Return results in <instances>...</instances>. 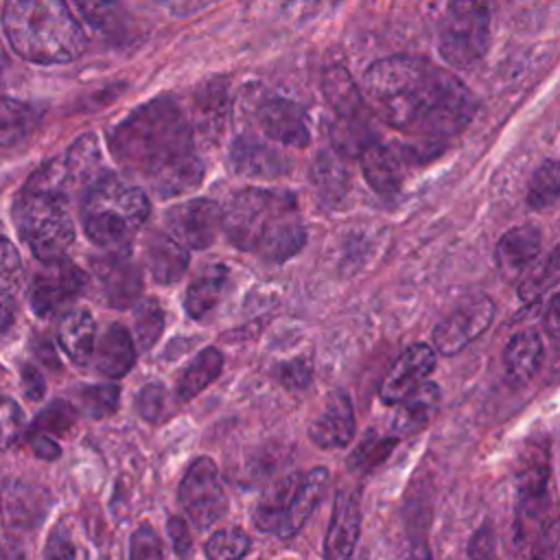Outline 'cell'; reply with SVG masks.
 Wrapping results in <instances>:
<instances>
[{
    "instance_id": "41",
    "label": "cell",
    "mask_w": 560,
    "mask_h": 560,
    "mask_svg": "<svg viewBox=\"0 0 560 560\" xmlns=\"http://www.w3.org/2000/svg\"><path fill=\"white\" fill-rule=\"evenodd\" d=\"M120 387L105 383V385H85L79 389V400L85 413L92 418H105L112 416L118 409Z\"/></svg>"
},
{
    "instance_id": "18",
    "label": "cell",
    "mask_w": 560,
    "mask_h": 560,
    "mask_svg": "<svg viewBox=\"0 0 560 560\" xmlns=\"http://www.w3.org/2000/svg\"><path fill=\"white\" fill-rule=\"evenodd\" d=\"M435 368V350L427 343L409 346L396 363L389 368L381 383V400L387 405H396L402 400L413 387H418Z\"/></svg>"
},
{
    "instance_id": "33",
    "label": "cell",
    "mask_w": 560,
    "mask_h": 560,
    "mask_svg": "<svg viewBox=\"0 0 560 560\" xmlns=\"http://www.w3.org/2000/svg\"><path fill=\"white\" fill-rule=\"evenodd\" d=\"M298 479H300V475H289L265 490V494L258 499V503L254 505V512H252L254 525L258 529L271 532V534L278 532Z\"/></svg>"
},
{
    "instance_id": "10",
    "label": "cell",
    "mask_w": 560,
    "mask_h": 560,
    "mask_svg": "<svg viewBox=\"0 0 560 560\" xmlns=\"http://www.w3.org/2000/svg\"><path fill=\"white\" fill-rule=\"evenodd\" d=\"M179 503L199 529H208L228 512V494L210 457H197L188 466L179 483Z\"/></svg>"
},
{
    "instance_id": "48",
    "label": "cell",
    "mask_w": 560,
    "mask_h": 560,
    "mask_svg": "<svg viewBox=\"0 0 560 560\" xmlns=\"http://www.w3.org/2000/svg\"><path fill=\"white\" fill-rule=\"evenodd\" d=\"M74 556H77V549L70 534L61 525L55 527L48 536L44 560H74Z\"/></svg>"
},
{
    "instance_id": "31",
    "label": "cell",
    "mask_w": 560,
    "mask_h": 560,
    "mask_svg": "<svg viewBox=\"0 0 560 560\" xmlns=\"http://www.w3.org/2000/svg\"><path fill=\"white\" fill-rule=\"evenodd\" d=\"M311 182L322 201L337 206L350 190L348 171L337 153H319L311 166Z\"/></svg>"
},
{
    "instance_id": "35",
    "label": "cell",
    "mask_w": 560,
    "mask_h": 560,
    "mask_svg": "<svg viewBox=\"0 0 560 560\" xmlns=\"http://www.w3.org/2000/svg\"><path fill=\"white\" fill-rule=\"evenodd\" d=\"M39 120V112L24 103L9 96L0 98V147H9L26 138Z\"/></svg>"
},
{
    "instance_id": "13",
    "label": "cell",
    "mask_w": 560,
    "mask_h": 560,
    "mask_svg": "<svg viewBox=\"0 0 560 560\" xmlns=\"http://www.w3.org/2000/svg\"><path fill=\"white\" fill-rule=\"evenodd\" d=\"M88 284L85 271L66 258L44 262V269L28 287V302L39 317H48L63 304L83 293Z\"/></svg>"
},
{
    "instance_id": "22",
    "label": "cell",
    "mask_w": 560,
    "mask_h": 560,
    "mask_svg": "<svg viewBox=\"0 0 560 560\" xmlns=\"http://www.w3.org/2000/svg\"><path fill=\"white\" fill-rule=\"evenodd\" d=\"M326 486H328L326 468H313L306 475H300L276 536L291 538L293 534H298L306 523V518L311 516V512L315 510V505L319 503L322 494L326 492Z\"/></svg>"
},
{
    "instance_id": "6",
    "label": "cell",
    "mask_w": 560,
    "mask_h": 560,
    "mask_svg": "<svg viewBox=\"0 0 560 560\" xmlns=\"http://www.w3.org/2000/svg\"><path fill=\"white\" fill-rule=\"evenodd\" d=\"M13 217L22 241L42 262L63 258L74 241L68 199L61 195L24 186L15 199Z\"/></svg>"
},
{
    "instance_id": "15",
    "label": "cell",
    "mask_w": 560,
    "mask_h": 560,
    "mask_svg": "<svg viewBox=\"0 0 560 560\" xmlns=\"http://www.w3.org/2000/svg\"><path fill=\"white\" fill-rule=\"evenodd\" d=\"M359 155H361L363 177L383 197H392L400 190L407 164L420 162V158H427L420 153V149L387 147L381 142L368 144Z\"/></svg>"
},
{
    "instance_id": "19",
    "label": "cell",
    "mask_w": 560,
    "mask_h": 560,
    "mask_svg": "<svg viewBox=\"0 0 560 560\" xmlns=\"http://www.w3.org/2000/svg\"><path fill=\"white\" fill-rule=\"evenodd\" d=\"M361 532V508L359 497L352 490H339L335 494L330 523L324 538L326 560H348L354 553Z\"/></svg>"
},
{
    "instance_id": "27",
    "label": "cell",
    "mask_w": 560,
    "mask_h": 560,
    "mask_svg": "<svg viewBox=\"0 0 560 560\" xmlns=\"http://www.w3.org/2000/svg\"><path fill=\"white\" fill-rule=\"evenodd\" d=\"M136 363V348L129 330L114 322L103 332L96 352H94V365L103 376L120 378L125 376Z\"/></svg>"
},
{
    "instance_id": "7",
    "label": "cell",
    "mask_w": 560,
    "mask_h": 560,
    "mask_svg": "<svg viewBox=\"0 0 560 560\" xmlns=\"http://www.w3.org/2000/svg\"><path fill=\"white\" fill-rule=\"evenodd\" d=\"M490 44L488 0H448L438 31V50L453 68L475 66Z\"/></svg>"
},
{
    "instance_id": "2",
    "label": "cell",
    "mask_w": 560,
    "mask_h": 560,
    "mask_svg": "<svg viewBox=\"0 0 560 560\" xmlns=\"http://www.w3.org/2000/svg\"><path fill=\"white\" fill-rule=\"evenodd\" d=\"M109 149L160 199L192 192L203 179L190 118L173 96H158L125 116L109 133Z\"/></svg>"
},
{
    "instance_id": "45",
    "label": "cell",
    "mask_w": 560,
    "mask_h": 560,
    "mask_svg": "<svg viewBox=\"0 0 560 560\" xmlns=\"http://www.w3.org/2000/svg\"><path fill=\"white\" fill-rule=\"evenodd\" d=\"M74 409L68 405V402H61V400H55L52 405H48L35 420V431L39 433H46V431H52V433H63L72 427L74 422Z\"/></svg>"
},
{
    "instance_id": "57",
    "label": "cell",
    "mask_w": 560,
    "mask_h": 560,
    "mask_svg": "<svg viewBox=\"0 0 560 560\" xmlns=\"http://www.w3.org/2000/svg\"><path fill=\"white\" fill-rule=\"evenodd\" d=\"M306 2H313V0H306Z\"/></svg>"
},
{
    "instance_id": "50",
    "label": "cell",
    "mask_w": 560,
    "mask_h": 560,
    "mask_svg": "<svg viewBox=\"0 0 560 560\" xmlns=\"http://www.w3.org/2000/svg\"><path fill=\"white\" fill-rule=\"evenodd\" d=\"M166 529H168L175 553L179 558H188V551L192 547V536H190V529H188L186 521L182 516H171L168 523H166Z\"/></svg>"
},
{
    "instance_id": "17",
    "label": "cell",
    "mask_w": 560,
    "mask_h": 560,
    "mask_svg": "<svg viewBox=\"0 0 560 560\" xmlns=\"http://www.w3.org/2000/svg\"><path fill=\"white\" fill-rule=\"evenodd\" d=\"M230 166L243 177L273 179L289 173L291 162L284 151L273 147L269 140L256 136H238L230 149Z\"/></svg>"
},
{
    "instance_id": "44",
    "label": "cell",
    "mask_w": 560,
    "mask_h": 560,
    "mask_svg": "<svg viewBox=\"0 0 560 560\" xmlns=\"http://www.w3.org/2000/svg\"><path fill=\"white\" fill-rule=\"evenodd\" d=\"M129 558L131 560H164L162 542L151 525H140L131 534L129 542Z\"/></svg>"
},
{
    "instance_id": "32",
    "label": "cell",
    "mask_w": 560,
    "mask_h": 560,
    "mask_svg": "<svg viewBox=\"0 0 560 560\" xmlns=\"http://www.w3.org/2000/svg\"><path fill=\"white\" fill-rule=\"evenodd\" d=\"M22 262L15 245L0 234V330L11 326L18 304Z\"/></svg>"
},
{
    "instance_id": "1",
    "label": "cell",
    "mask_w": 560,
    "mask_h": 560,
    "mask_svg": "<svg viewBox=\"0 0 560 560\" xmlns=\"http://www.w3.org/2000/svg\"><path fill=\"white\" fill-rule=\"evenodd\" d=\"M370 107L389 127L424 138L459 133L477 101L448 70L422 57L396 55L374 61L363 79Z\"/></svg>"
},
{
    "instance_id": "51",
    "label": "cell",
    "mask_w": 560,
    "mask_h": 560,
    "mask_svg": "<svg viewBox=\"0 0 560 560\" xmlns=\"http://www.w3.org/2000/svg\"><path fill=\"white\" fill-rule=\"evenodd\" d=\"M22 387L31 400H39L46 392V381L33 365H24L22 368Z\"/></svg>"
},
{
    "instance_id": "49",
    "label": "cell",
    "mask_w": 560,
    "mask_h": 560,
    "mask_svg": "<svg viewBox=\"0 0 560 560\" xmlns=\"http://www.w3.org/2000/svg\"><path fill=\"white\" fill-rule=\"evenodd\" d=\"M468 560H499L494 549V532L490 525H483L475 532L468 545Z\"/></svg>"
},
{
    "instance_id": "8",
    "label": "cell",
    "mask_w": 560,
    "mask_h": 560,
    "mask_svg": "<svg viewBox=\"0 0 560 560\" xmlns=\"http://www.w3.org/2000/svg\"><path fill=\"white\" fill-rule=\"evenodd\" d=\"M324 96L328 107L335 112V122L330 127L335 149L341 155H359L368 144H372V122L368 103L352 81V77L341 68L332 66L324 74Z\"/></svg>"
},
{
    "instance_id": "43",
    "label": "cell",
    "mask_w": 560,
    "mask_h": 560,
    "mask_svg": "<svg viewBox=\"0 0 560 560\" xmlns=\"http://www.w3.org/2000/svg\"><path fill=\"white\" fill-rule=\"evenodd\" d=\"M273 374L282 387L295 392V389H304L311 383L313 365L306 357H295V359H289V361L276 365Z\"/></svg>"
},
{
    "instance_id": "14",
    "label": "cell",
    "mask_w": 560,
    "mask_h": 560,
    "mask_svg": "<svg viewBox=\"0 0 560 560\" xmlns=\"http://www.w3.org/2000/svg\"><path fill=\"white\" fill-rule=\"evenodd\" d=\"M164 225L168 236L186 249H203L221 230V206L201 197L171 206L164 212Z\"/></svg>"
},
{
    "instance_id": "46",
    "label": "cell",
    "mask_w": 560,
    "mask_h": 560,
    "mask_svg": "<svg viewBox=\"0 0 560 560\" xmlns=\"http://www.w3.org/2000/svg\"><path fill=\"white\" fill-rule=\"evenodd\" d=\"M136 407H138V413L144 420H149V422L162 420V416L166 411V389H164V385H160V383L144 385L136 396Z\"/></svg>"
},
{
    "instance_id": "3",
    "label": "cell",
    "mask_w": 560,
    "mask_h": 560,
    "mask_svg": "<svg viewBox=\"0 0 560 560\" xmlns=\"http://www.w3.org/2000/svg\"><path fill=\"white\" fill-rule=\"evenodd\" d=\"M221 228L234 247L273 262L289 260L306 241L298 199L289 190H236L221 208Z\"/></svg>"
},
{
    "instance_id": "16",
    "label": "cell",
    "mask_w": 560,
    "mask_h": 560,
    "mask_svg": "<svg viewBox=\"0 0 560 560\" xmlns=\"http://www.w3.org/2000/svg\"><path fill=\"white\" fill-rule=\"evenodd\" d=\"M94 271L109 306L129 308L140 300L142 271L127 252H112L94 260Z\"/></svg>"
},
{
    "instance_id": "20",
    "label": "cell",
    "mask_w": 560,
    "mask_h": 560,
    "mask_svg": "<svg viewBox=\"0 0 560 560\" xmlns=\"http://www.w3.org/2000/svg\"><path fill=\"white\" fill-rule=\"evenodd\" d=\"M354 435L352 402L343 392L328 396L324 409L308 427V438L319 448H343Z\"/></svg>"
},
{
    "instance_id": "11",
    "label": "cell",
    "mask_w": 560,
    "mask_h": 560,
    "mask_svg": "<svg viewBox=\"0 0 560 560\" xmlns=\"http://www.w3.org/2000/svg\"><path fill=\"white\" fill-rule=\"evenodd\" d=\"M252 120L262 138L269 142L304 149L311 140L304 109L289 98L273 94L258 96L252 105Z\"/></svg>"
},
{
    "instance_id": "39",
    "label": "cell",
    "mask_w": 560,
    "mask_h": 560,
    "mask_svg": "<svg viewBox=\"0 0 560 560\" xmlns=\"http://www.w3.org/2000/svg\"><path fill=\"white\" fill-rule=\"evenodd\" d=\"M396 442H398L396 438H381L376 431H368L365 438L359 442V446L348 457V468L361 470V472L376 468L378 464H383L389 457Z\"/></svg>"
},
{
    "instance_id": "53",
    "label": "cell",
    "mask_w": 560,
    "mask_h": 560,
    "mask_svg": "<svg viewBox=\"0 0 560 560\" xmlns=\"http://www.w3.org/2000/svg\"><path fill=\"white\" fill-rule=\"evenodd\" d=\"M547 328H549V335L556 339L558 337V298H556V293L551 295V302L547 308Z\"/></svg>"
},
{
    "instance_id": "21",
    "label": "cell",
    "mask_w": 560,
    "mask_h": 560,
    "mask_svg": "<svg viewBox=\"0 0 560 560\" xmlns=\"http://www.w3.org/2000/svg\"><path fill=\"white\" fill-rule=\"evenodd\" d=\"M228 109H230V101H228V81L221 79H212L208 81L203 88L197 90L195 94V105H192V131H197L203 140H212L217 142L225 129V120H228Z\"/></svg>"
},
{
    "instance_id": "38",
    "label": "cell",
    "mask_w": 560,
    "mask_h": 560,
    "mask_svg": "<svg viewBox=\"0 0 560 560\" xmlns=\"http://www.w3.org/2000/svg\"><path fill=\"white\" fill-rule=\"evenodd\" d=\"M133 313V324H136V337L142 350L153 348V343L160 339L164 330V308L155 298H144L138 300Z\"/></svg>"
},
{
    "instance_id": "36",
    "label": "cell",
    "mask_w": 560,
    "mask_h": 560,
    "mask_svg": "<svg viewBox=\"0 0 560 560\" xmlns=\"http://www.w3.org/2000/svg\"><path fill=\"white\" fill-rule=\"evenodd\" d=\"M560 265H558V249H551V254L538 262L532 271L525 273V278L518 284V298L527 304L538 302L547 291H551L558 282Z\"/></svg>"
},
{
    "instance_id": "23",
    "label": "cell",
    "mask_w": 560,
    "mask_h": 560,
    "mask_svg": "<svg viewBox=\"0 0 560 560\" xmlns=\"http://www.w3.org/2000/svg\"><path fill=\"white\" fill-rule=\"evenodd\" d=\"M545 359V346L540 335L534 328H523L508 341L503 350V365L505 376L514 387L529 383Z\"/></svg>"
},
{
    "instance_id": "4",
    "label": "cell",
    "mask_w": 560,
    "mask_h": 560,
    "mask_svg": "<svg viewBox=\"0 0 560 560\" xmlns=\"http://www.w3.org/2000/svg\"><path fill=\"white\" fill-rule=\"evenodd\" d=\"M2 28L22 59L44 66L70 63L88 44L66 0H7Z\"/></svg>"
},
{
    "instance_id": "54",
    "label": "cell",
    "mask_w": 560,
    "mask_h": 560,
    "mask_svg": "<svg viewBox=\"0 0 560 560\" xmlns=\"http://www.w3.org/2000/svg\"><path fill=\"white\" fill-rule=\"evenodd\" d=\"M407 560H433V558H431V551H429L427 542H424V540H418V542L411 547Z\"/></svg>"
},
{
    "instance_id": "12",
    "label": "cell",
    "mask_w": 560,
    "mask_h": 560,
    "mask_svg": "<svg viewBox=\"0 0 560 560\" xmlns=\"http://www.w3.org/2000/svg\"><path fill=\"white\" fill-rule=\"evenodd\" d=\"M494 317V302L488 295H470L459 302L433 330V346L440 354H457L477 339Z\"/></svg>"
},
{
    "instance_id": "26",
    "label": "cell",
    "mask_w": 560,
    "mask_h": 560,
    "mask_svg": "<svg viewBox=\"0 0 560 560\" xmlns=\"http://www.w3.org/2000/svg\"><path fill=\"white\" fill-rule=\"evenodd\" d=\"M144 260L155 282L173 284L188 267V249L164 232H151L144 247Z\"/></svg>"
},
{
    "instance_id": "42",
    "label": "cell",
    "mask_w": 560,
    "mask_h": 560,
    "mask_svg": "<svg viewBox=\"0 0 560 560\" xmlns=\"http://www.w3.org/2000/svg\"><path fill=\"white\" fill-rule=\"evenodd\" d=\"M24 431L22 407L7 396H0V451L11 448Z\"/></svg>"
},
{
    "instance_id": "34",
    "label": "cell",
    "mask_w": 560,
    "mask_h": 560,
    "mask_svg": "<svg viewBox=\"0 0 560 560\" xmlns=\"http://www.w3.org/2000/svg\"><path fill=\"white\" fill-rule=\"evenodd\" d=\"M223 370V354L208 346L203 348L192 361L190 365L184 370L179 385H177V396L182 400H190L195 398L201 389H206Z\"/></svg>"
},
{
    "instance_id": "28",
    "label": "cell",
    "mask_w": 560,
    "mask_h": 560,
    "mask_svg": "<svg viewBox=\"0 0 560 560\" xmlns=\"http://www.w3.org/2000/svg\"><path fill=\"white\" fill-rule=\"evenodd\" d=\"M440 402V387L435 383L422 381L402 400H398V411L394 416V431L398 435H411L427 427Z\"/></svg>"
},
{
    "instance_id": "30",
    "label": "cell",
    "mask_w": 560,
    "mask_h": 560,
    "mask_svg": "<svg viewBox=\"0 0 560 560\" xmlns=\"http://www.w3.org/2000/svg\"><path fill=\"white\" fill-rule=\"evenodd\" d=\"M228 267L217 262V265H210L206 267L186 289V298H184V306H186V313L192 317V319H203L206 315H210L223 291H225V284H228Z\"/></svg>"
},
{
    "instance_id": "25",
    "label": "cell",
    "mask_w": 560,
    "mask_h": 560,
    "mask_svg": "<svg viewBox=\"0 0 560 560\" xmlns=\"http://www.w3.org/2000/svg\"><path fill=\"white\" fill-rule=\"evenodd\" d=\"M549 462L545 451H527L516 470V492L525 516H534L547 505Z\"/></svg>"
},
{
    "instance_id": "52",
    "label": "cell",
    "mask_w": 560,
    "mask_h": 560,
    "mask_svg": "<svg viewBox=\"0 0 560 560\" xmlns=\"http://www.w3.org/2000/svg\"><path fill=\"white\" fill-rule=\"evenodd\" d=\"M31 444H33V451H35L39 457H44V459H55V457H59V453H61V448L57 446V442L50 440L46 433H39V431H35V435L31 438Z\"/></svg>"
},
{
    "instance_id": "55",
    "label": "cell",
    "mask_w": 560,
    "mask_h": 560,
    "mask_svg": "<svg viewBox=\"0 0 560 560\" xmlns=\"http://www.w3.org/2000/svg\"><path fill=\"white\" fill-rule=\"evenodd\" d=\"M348 560H368V553L365 551H354Z\"/></svg>"
},
{
    "instance_id": "29",
    "label": "cell",
    "mask_w": 560,
    "mask_h": 560,
    "mask_svg": "<svg viewBox=\"0 0 560 560\" xmlns=\"http://www.w3.org/2000/svg\"><path fill=\"white\" fill-rule=\"evenodd\" d=\"M94 337H96V324L90 311L72 308L59 319L57 341L74 363L83 365L90 361L94 352Z\"/></svg>"
},
{
    "instance_id": "56",
    "label": "cell",
    "mask_w": 560,
    "mask_h": 560,
    "mask_svg": "<svg viewBox=\"0 0 560 560\" xmlns=\"http://www.w3.org/2000/svg\"><path fill=\"white\" fill-rule=\"evenodd\" d=\"M160 2H166V4H171L173 9H177V4H182V2H190V0H160Z\"/></svg>"
},
{
    "instance_id": "24",
    "label": "cell",
    "mask_w": 560,
    "mask_h": 560,
    "mask_svg": "<svg viewBox=\"0 0 560 560\" xmlns=\"http://www.w3.org/2000/svg\"><path fill=\"white\" fill-rule=\"evenodd\" d=\"M540 230L536 225H516L497 243V265L505 278L521 276L540 252Z\"/></svg>"
},
{
    "instance_id": "9",
    "label": "cell",
    "mask_w": 560,
    "mask_h": 560,
    "mask_svg": "<svg viewBox=\"0 0 560 560\" xmlns=\"http://www.w3.org/2000/svg\"><path fill=\"white\" fill-rule=\"evenodd\" d=\"M101 151L94 136H81L74 144L68 147L63 155L48 162L44 168H39L26 186L48 190L55 195H61L68 199V190L74 186H90L101 173Z\"/></svg>"
},
{
    "instance_id": "40",
    "label": "cell",
    "mask_w": 560,
    "mask_h": 560,
    "mask_svg": "<svg viewBox=\"0 0 560 560\" xmlns=\"http://www.w3.org/2000/svg\"><path fill=\"white\" fill-rule=\"evenodd\" d=\"M252 547L249 536L245 529L232 525L214 532L206 542L208 560H241Z\"/></svg>"
},
{
    "instance_id": "37",
    "label": "cell",
    "mask_w": 560,
    "mask_h": 560,
    "mask_svg": "<svg viewBox=\"0 0 560 560\" xmlns=\"http://www.w3.org/2000/svg\"><path fill=\"white\" fill-rule=\"evenodd\" d=\"M560 192V168L556 160H545L532 175L527 188V203L536 210L556 203Z\"/></svg>"
},
{
    "instance_id": "5",
    "label": "cell",
    "mask_w": 560,
    "mask_h": 560,
    "mask_svg": "<svg viewBox=\"0 0 560 560\" xmlns=\"http://www.w3.org/2000/svg\"><path fill=\"white\" fill-rule=\"evenodd\" d=\"M151 203L147 192L116 175L101 173L81 201L88 238L101 247H122L147 223Z\"/></svg>"
},
{
    "instance_id": "47",
    "label": "cell",
    "mask_w": 560,
    "mask_h": 560,
    "mask_svg": "<svg viewBox=\"0 0 560 560\" xmlns=\"http://www.w3.org/2000/svg\"><path fill=\"white\" fill-rule=\"evenodd\" d=\"M83 18L94 26V28H107L116 20L118 11V0H77Z\"/></svg>"
}]
</instances>
